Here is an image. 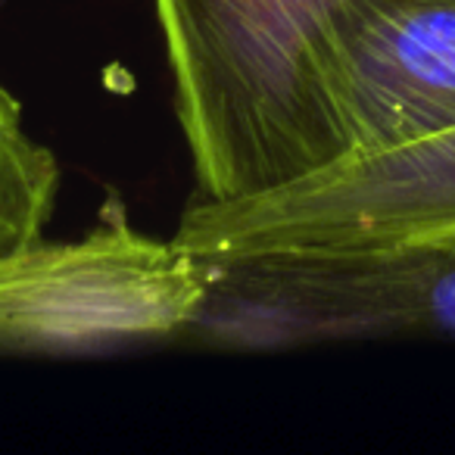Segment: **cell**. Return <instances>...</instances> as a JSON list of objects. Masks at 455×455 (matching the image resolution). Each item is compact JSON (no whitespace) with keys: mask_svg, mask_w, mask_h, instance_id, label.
I'll use <instances>...</instances> for the list:
<instances>
[{"mask_svg":"<svg viewBox=\"0 0 455 455\" xmlns=\"http://www.w3.org/2000/svg\"><path fill=\"white\" fill-rule=\"evenodd\" d=\"M353 0H156L196 200H241L343 159L328 26Z\"/></svg>","mask_w":455,"mask_h":455,"instance_id":"1","label":"cell"},{"mask_svg":"<svg viewBox=\"0 0 455 455\" xmlns=\"http://www.w3.org/2000/svg\"><path fill=\"white\" fill-rule=\"evenodd\" d=\"M209 287L178 340L284 349L355 337L455 340V247L250 253L209 259Z\"/></svg>","mask_w":455,"mask_h":455,"instance_id":"2","label":"cell"},{"mask_svg":"<svg viewBox=\"0 0 455 455\" xmlns=\"http://www.w3.org/2000/svg\"><path fill=\"white\" fill-rule=\"evenodd\" d=\"M172 241L206 259L455 247V125L266 194L194 200Z\"/></svg>","mask_w":455,"mask_h":455,"instance_id":"3","label":"cell"},{"mask_svg":"<svg viewBox=\"0 0 455 455\" xmlns=\"http://www.w3.org/2000/svg\"><path fill=\"white\" fill-rule=\"evenodd\" d=\"M206 256L122 219L82 241L0 256V353H100L178 340L209 287Z\"/></svg>","mask_w":455,"mask_h":455,"instance_id":"4","label":"cell"},{"mask_svg":"<svg viewBox=\"0 0 455 455\" xmlns=\"http://www.w3.org/2000/svg\"><path fill=\"white\" fill-rule=\"evenodd\" d=\"M324 88L343 159L455 125V0H353L328 26Z\"/></svg>","mask_w":455,"mask_h":455,"instance_id":"5","label":"cell"},{"mask_svg":"<svg viewBox=\"0 0 455 455\" xmlns=\"http://www.w3.org/2000/svg\"><path fill=\"white\" fill-rule=\"evenodd\" d=\"M57 188V159L28 134L20 100L0 84V256L44 237Z\"/></svg>","mask_w":455,"mask_h":455,"instance_id":"6","label":"cell"}]
</instances>
